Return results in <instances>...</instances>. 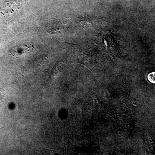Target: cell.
<instances>
[{
    "label": "cell",
    "mask_w": 155,
    "mask_h": 155,
    "mask_svg": "<svg viewBox=\"0 0 155 155\" xmlns=\"http://www.w3.org/2000/svg\"><path fill=\"white\" fill-rule=\"evenodd\" d=\"M148 80L152 84H155V72H150L147 76Z\"/></svg>",
    "instance_id": "2"
},
{
    "label": "cell",
    "mask_w": 155,
    "mask_h": 155,
    "mask_svg": "<svg viewBox=\"0 0 155 155\" xmlns=\"http://www.w3.org/2000/svg\"><path fill=\"white\" fill-rule=\"evenodd\" d=\"M19 7V4L17 1L6 2L1 7L0 12L3 15L10 16L17 12Z\"/></svg>",
    "instance_id": "1"
}]
</instances>
